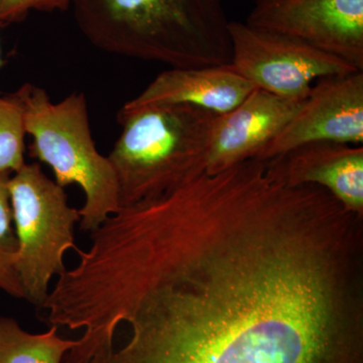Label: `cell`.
Masks as SVG:
<instances>
[{"label":"cell","mask_w":363,"mask_h":363,"mask_svg":"<svg viewBox=\"0 0 363 363\" xmlns=\"http://www.w3.org/2000/svg\"><path fill=\"white\" fill-rule=\"evenodd\" d=\"M119 350L83 363H363V223L260 172L189 186Z\"/></svg>","instance_id":"6da1fadb"},{"label":"cell","mask_w":363,"mask_h":363,"mask_svg":"<svg viewBox=\"0 0 363 363\" xmlns=\"http://www.w3.org/2000/svg\"><path fill=\"white\" fill-rule=\"evenodd\" d=\"M71 7L100 51L169 68L231 63L223 0H73Z\"/></svg>","instance_id":"7a4b0ae2"},{"label":"cell","mask_w":363,"mask_h":363,"mask_svg":"<svg viewBox=\"0 0 363 363\" xmlns=\"http://www.w3.org/2000/svg\"><path fill=\"white\" fill-rule=\"evenodd\" d=\"M216 116L189 104L121 107V131L108 156L121 207L167 194L205 173Z\"/></svg>","instance_id":"3957f363"},{"label":"cell","mask_w":363,"mask_h":363,"mask_svg":"<svg viewBox=\"0 0 363 363\" xmlns=\"http://www.w3.org/2000/svg\"><path fill=\"white\" fill-rule=\"evenodd\" d=\"M23 109L30 156L48 164L55 182L65 188L79 186L85 194L80 228L95 230L118 211V183L108 157L93 140L85 95L74 92L54 102L47 91L26 83L14 92Z\"/></svg>","instance_id":"277c9868"},{"label":"cell","mask_w":363,"mask_h":363,"mask_svg":"<svg viewBox=\"0 0 363 363\" xmlns=\"http://www.w3.org/2000/svg\"><path fill=\"white\" fill-rule=\"evenodd\" d=\"M9 191L18 241L16 271L25 300L42 308L52 278L66 271L64 255L78 248L74 226L80 221V210L69 205L65 188L45 175L38 162L11 174Z\"/></svg>","instance_id":"5b68a950"},{"label":"cell","mask_w":363,"mask_h":363,"mask_svg":"<svg viewBox=\"0 0 363 363\" xmlns=\"http://www.w3.org/2000/svg\"><path fill=\"white\" fill-rule=\"evenodd\" d=\"M229 33L231 65L255 87L277 96L302 99L320 79L358 71L302 40L241 21H230Z\"/></svg>","instance_id":"8992f818"},{"label":"cell","mask_w":363,"mask_h":363,"mask_svg":"<svg viewBox=\"0 0 363 363\" xmlns=\"http://www.w3.org/2000/svg\"><path fill=\"white\" fill-rule=\"evenodd\" d=\"M245 23L302 40L363 72V0H255Z\"/></svg>","instance_id":"52a82bcc"},{"label":"cell","mask_w":363,"mask_h":363,"mask_svg":"<svg viewBox=\"0 0 363 363\" xmlns=\"http://www.w3.org/2000/svg\"><path fill=\"white\" fill-rule=\"evenodd\" d=\"M315 142L362 145L363 72L315 82L297 113L255 159H272Z\"/></svg>","instance_id":"ba28073f"},{"label":"cell","mask_w":363,"mask_h":363,"mask_svg":"<svg viewBox=\"0 0 363 363\" xmlns=\"http://www.w3.org/2000/svg\"><path fill=\"white\" fill-rule=\"evenodd\" d=\"M255 89L238 106L217 114L212 128L206 172L217 173L255 159L304 104Z\"/></svg>","instance_id":"9c48e42d"},{"label":"cell","mask_w":363,"mask_h":363,"mask_svg":"<svg viewBox=\"0 0 363 363\" xmlns=\"http://www.w3.org/2000/svg\"><path fill=\"white\" fill-rule=\"evenodd\" d=\"M257 89L231 64L197 68H169L162 72L123 108L164 104H189L215 114L238 106Z\"/></svg>","instance_id":"30bf717a"},{"label":"cell","mask_w":363,"mask_h":363,"mask_svg":"<svg viewBox=\"0 0 363 363\" xmlns=\"http://www.w3.org/2000/svg\"><path fill=\"white\" fill-rule=\"evenodd\" d=\"M276 159L289 183L326 189L346 209L363 217V145L309 143Z\"/></svg>","instance_id":"8fae6325"},{"label":"cell","mask_w":363,"mask_h":363,"mask_svg":"<svg viewBox=\"0 0 363 363\" xmlns=\"http://www.w3.org/2000/svg\"><path fill=\"white\" fill-rule=\"evenodd\" d=\"M58 327L30 333L9 317H0V363H63L79 340L62 338Z\"/></svg>","instance_id":"7c38bea8"},{"label":"cell","mask_w":363,"mask_h":363,"mask_svg":"<svg viewBox=\"0 0 363 363\" xmlns=\"http://www.w3.org/2000/svg\"><path fill=\"white\" fill-rule=\"evenodd\" d=\"M11 173L0 172V290L16 298H26L16 259L18 241L14 230L9 182Z\"/></svg>","instance_id":"4fadbf2b"},{"label":"cell","mask_w":363,"mask_h":363,"mask_svg":"<svg viewBox=\"0 0 363 363\" xmlns=\"http://www.w3.org/2000/svg\"><path fill=\"white\" fill-rule=\"evenodd\" d=\"M23 109L13 93L0 94V172L16 173L26 164Z\"/></svg>","instance_id":"5bb4252c"},{"label":"cell","mask_w":363,"mask_h":363,"mask_svg":"<svg viewBox=\"0 0 363 363\" xmlns=\"http://www.w3.org/2000/svg\"><path fill=\"white\" fill-rule=\"evenodd\" d=\"M73 0H0V26L21 23L32 11H65Z\"/></svg>","instance_id":"9a60e30c"},{"label":"cell","mask_w":363,"mask_h":363,"mask_svg":"<svg viewBox=\"0 0 363 363\" xmlns=\"http://www.w3.org/2000/svg\"><path fill=\"white\" fill-rule=\"evenodd\" d=\"M4 59H2V54H1V48H0V68H1L2 66H4Z\"/></svg>","instance_id":"2e32d148"}]
</instances>
